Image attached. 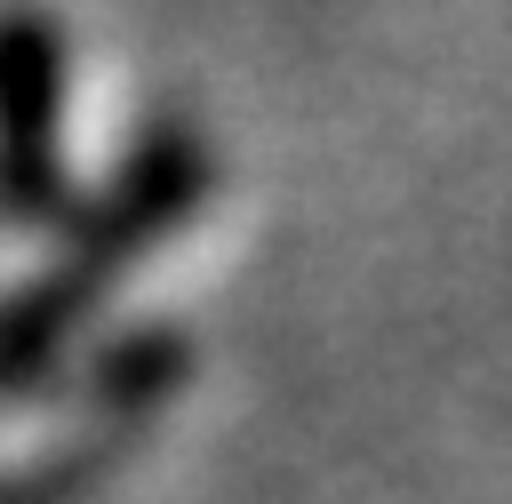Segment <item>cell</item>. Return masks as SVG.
Returning a JSON list of instances; mask_svg holds the SVG:
<instances>
[{"instance_id":"1","label":"cell","mask_w":512,"mask_h":504,"mask_svg":"<svg viewBox=\"0 0 512 504\" xmlns=\"http://www.w3.org/2000/svg\"><path fill=\"white\" fill-rule=\"evenodd\" d=\"M216 184V152L192 120H152L120 168L104 176V192H88L64 224L56 264H40L32 280L0 288V392H32L56 376V360L72 352V336L104 312V296L128 280V264L144 248H160L176 224H192V208Z\"/></svg>"},{"instance_id":"2","label":"cell","mask_w":512,"mask_h":504,"mask_svg":"<svg viewBox=\"0 0 512 504\" xmlns=\"http://www.w3.org/2000/svg\"><path fill=\"white\" fill-rule=\"evenodd\" d=\"M64 24L32 0L0 8V224H72L64 184Z\"/></svg>"},{"instance_id":"3","label":"cell","mask_w":512,"mask_h":504,"mask_svg":"<svg viewBox=\"0 0 512 504\" xmlns=\"http://www.w3.org/2000/svg\"><path fill=\"white\" fill-rule=\"evenodd\" d=\"M184 368H192V344H184L176 328H128V336H112V344L96 352V368H88V416L128 432L136 416H152V408L184 384Z\"/></svg>"},{"instance_id":"4","label":"cell","mask_w":512,"mask_h":504,"mask_svg":"<svg viewBox=\"0 0 512 504\" xmlns=\"http://www.w3.org/2000/svg\"><path fill=\"white\" fill-rule=\"evenodd\" d=\"M112 456H120V424H96L88 416L80 440H64V448H48L32 464H8L0 472V504H72V496H88L104 480Z\"/></svg>"}]
</instances>
